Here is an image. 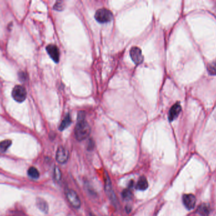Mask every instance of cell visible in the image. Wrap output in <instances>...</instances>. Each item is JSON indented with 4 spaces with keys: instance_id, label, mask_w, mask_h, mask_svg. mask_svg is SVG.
Returning a JSON list of instances; mask_svg holds the SVG:
<instances>
[{
    "instance_id": "obj_1",
    "label": "cell",
    "mask_w": 216,
    "mask_h": 216,
    "mask_svg": "<svg viewBox=\"0 0 216 216\" xmlns=\"http://www.w3.org/2000/svg\"><path fill=\"white\" fill-rule=\"evenodd\" d=\"M90 127L85 120V114L83 111L79 112L77 117V123L75 128V136L78 141L87 139L90 134Z\"/></svg>"
},
{
    "instance_id": "obj_2",
    "label": "cell",
    "mask_w": 216,
    "mask_h": 216,
    "mask_svg": "<svg viewBox=\"0 0 216 216\" xmlns=\"http://www.w3.org/2000/svg\"><path fill=\"white\" fill-rule=\"evenodd\" d=\"M95 18L99 23H108L113 18V15L110 10L106 8H100L97 10Z\"/></svg>"
},
{
    "instance_id": "obj_3",
    "label": "cell",
    "mask_w": 216,
    "mask_h": 216,
    "mask_svg": "<svg viewBox=\"0 0 216 216\" xmlns=\"http://www.w3.org/2000/svg\"><path fill=\"white\" fill-rule=\"evenodd\" d=\"M65 195L68 202L70 203L73 207L75 209L81 207V201L75 191L72 189L68 188L65 191Z\"/></svg>"
},
{
    "instance_id": "obj_4",
    "label": "cell",
    "mask_w": 216,
    "mask_h": 216,
    "mask_svg": "<svg viewBox=\"0 0 216 216\" xmlns=\"http://www.w3.org/2000/svg\"><path fill=\"white\" fill-rule=\"evenodd\" d=\"M12 96L17 102H23L26 99L27 96L26 89L20 85L15 86L12 90Z\"/></svg>"
},
{
    "instance_id": "obj_5",
    "label": "cell",
    "mask_w": 216,
    "mask_h": 216,
    "mask_svg": "<svg viewBox=\"0 0 216 216\" xmlns=\"http://www.w3.org/2000/svg\"><path fill=\"white\" fill-rule=\"evenodd\" d=\"M130 55L132 60L136 65H139L143 62V56L140 48L137 47L132 48L130 51Z\"/></svg>"
},
{
    "instance_id": "obj_6",
    "label": "cell",
    "mask_w": 216,
    "mask_h": 216,
    "mask_svg": "<svg viewBox=\"0 0 216 216\" xmlns=\"http://www.w3.org/2000/svg\"><path fill=\"white\" fill-rule=\"evenodd\" d=\"M104 188H105V191L108 197L111 200L112 203H114L115 205L116 204V203H117L116 197L115 193V192H114V190L112 189L111 181V179H110L108 175H106V176Z\"/></svg>"
},
{
    "instance_id": "obj_7",
    "label": "cell",
    "mask_w": 216,
    "mask_h": 216,
    "mask_svg": "<svg viewBox=\"0 0 216 216\" xmlns=\"http://www.w3.org/2000/svg\"><path fill=\"white\" fill-rule=\"evenodd\" d=\"M69 158V153L64 146H60L58 147L56 152V161L60 164L66 163Z\"/></svg>"
},
{
    "instance_id": "obj_8",
    "label": "cell",
    "mask_w": 216,
    "mask_h": 216,
    "mask_svg": "<svg viewBox=\"0 0 216 216\" xmlns=\"http://www.w3.org/2000/svg\"><path fill=\"white\" fill-rule=\"evenodd\" d=\"M46 50L53 61L58 63L60 60V51L58 47L56 45L49 44L46 47Z\"/></svg>"
},
{
    "instance_id": "obj_9",
    "label": "cell",
    "mask_w": 216,
    "mask_h": 216,
    "mask_svg": "<svg viewBox=\"0 0 216 216\" xmlns=\"http://www.w3.org/2000/svg\"><path fill=\"white\" fill-rule=\"evenodd\" d=\"M183 202L187 209L191 210L195 207L196 198L192 194H185L183 196Z\"/></svg>"
},
{
    "instance_id": "obj_10",
    "label": "cell",
    "mask_w": 216,
    "mask_h": 216,
    "mask_svg": "<svg viewBox=\"0 0 216 216\" xmlns=\"http://www.w3.org/2000/svg\"><path fill=\"white\" fill-rule=\"evenodd\" d=\"M181 110V107L179 102L172 106L169 112V120L171 122L178 117Z\"/></svg>"
},
{
    "instance_id": "obj_11",
    "label": "cell",
    "mask_w": 216,
    "mask_h": 216,
    "mask_svg": "<svg viewBox=\"0 0 216 216\" xmlns=\"http://www.w3.org/2000/svg\"><path fill=\"white\" fill-rule=\"evenodd\" d=\"M148 187H149V184H148V181L146 177L145 176L140 177L136 185V188L139 190L143 191L147 190Z\"/></svg>"
},
{
    "instance_id": "obj_12",
    "label": "cell",
    "mask_w": 216,
    "mask_h": 216,
    "mask_svg": "<svg viewBox=\"0 0 216 216\" xmlns=\"http://www.w3.org/2000/svg\"><path fill=\"white\" fill-rule=\"evenodd\" d=\"M36 204L37 207L42 212L47 213L48 212V205L47 203V202H45L44 200L42 199V198H37V202H36Z\"/></svg>"
},
{
    "instance_id": "obj_13",
    "label": "cell",
    "mask_w": 216,
    "mask_h": 216,
    "mask_svg": "<svg viewBox=\"0 0 216 216\" xmlns=\"http://www.w3.org/2000/svg\"><path fill=\"white\" fill-rule=\"evenodd\" d=\"M72 123V120L70 118V116L69 114H68L65 118L64 119L62 120L60 126V131H63L65 130L66 128H67L68 126H70Z\"/></svg>"
},
{
    "instance_id": "obj_14",
    "label": "cell",
    "mask_w": 216,
    "mask_h": 216,
    "mask_svg": "<svg viewBox=\"0 0 216 216\" xmlns=\"http://www.w3.org/2000/svg\"><path fill=\"white\" fill-rule=\"evenodd\" d=\"M197 212L202 216H207L209 213V207L206 204H202L198 207Z\"/></svg>"
},
{
    "instance_id": "obj_15",
    "label": "cell",
    "mask_w": 216,
    "mask_h": 216,
    "mask_svg": "<svg viewBox=\"0 0 216 216\" xmlns=\"http://www.w3.org/2000/svg\"><path fill=\"white\" fill-rule=\"evenodd\" d=\"M28 175L33 179H37L39 177V173L36 167H31L28 170Z\"/></svg>"
},
{
    "instance_id": "obj_16",
    "label": "cell",
    "mask_w": 216,
    "mask_h": 216,
    "mask_svg": "<svg viewBox=\"0 0 216 216\" xmlns=\"http://www.w3.org/2000/svg\"><path fill=\"white\" fill-rule=\"evenodd\" d=\"M11 141L9 140H6L0 142V152H6L8 148L11 146Z\"/></svg>"
},
{
    "instance_id": "obj_17",
    "label": "cell",
    "mask_w": 216,
    "mask_h": 216,
    "mask_svg": "<svg viewBox=\"0 0 216 216\" xmlns=\"http://www.w3.org/2000/svg\"><path fill=\"white\" fill-rule=\"evenodd\" d=\"M61 172L58 167H55L54 170V177L56 181H59L61 179Z\"/></svg>"
},
{
    "instance_id": "obj_18",
    "label": "cell",
    "mask_w": 216,
    "mask_h": 216,
    "mask_svg": "<svg viewBox=\"0 0 216 216\" xmlns=\"http://www.w3.org/2000/svg\"><path fill=\"white\" fill-rule=\"evenodd\" d=\"M208 72L211 75H216V62L210 63L208 66Z\"/></svg>"
},
{
    "instance_id": "obj_19",
    "label": "cell",
    "mask_w": 216,
    "mask_h": 216,
    "mask_svg": "<svg viewBox=\"0 0 216 216\" xmlns=\"http://www.w3.org/2000/svg\"><path fill=\"white\" fill-rule=\"evenodd\" d=\"M132 195V192L129 190H124L122 192V197L124 198H126V199L128 198L129 199L130 198H131Z\"/></svg>"
},
{
    "instance_id": "obj_20",
    "label": "cell",
    "mask_w": 216,
    "mask_h": 216,
    "mask_svg": "<svg viewBox=\"0 0 216 216\" xmlns=\"http://www.w3.org/2000/svg\"><path fill=\"white\" fill-rule=\"evenodd\" d=\"M54 8L58 11H61L63 10L64 8V5H63V2H56V4L54 5Z\"/></svg>"
},
{
    "instance_id": "obj_21",
    "label": "cell",
    "mask_w": 216,
    "mask_h": 216,
    "mask_svg": "<svg viewBox=\"0 0 216 216\" xmlns=\"http://www.w3.org/2000/svg\"><path fill=\"white\" fill-rule=\"evenodd\" d=\"M90 216H95V215H93V214H90Z\"/></svg>"
}]
</instances>
